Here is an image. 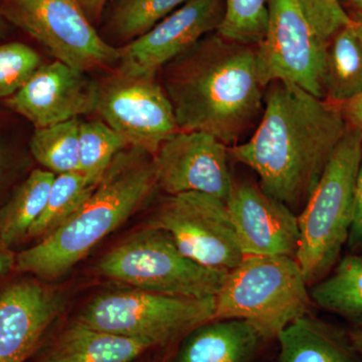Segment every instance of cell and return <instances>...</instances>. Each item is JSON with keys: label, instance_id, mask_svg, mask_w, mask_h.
Segmentation results:
<instances>
[{"label": "cell", "instance_id": "cell-34", "mask_svg": "<svg viewBox=\"0 0 362 362\" xmlns=\"http://www.w3.org/2000/svg\"><path fill=\"white\" fill-rule=\"evenodd\" d=\"M347 13H362V0H338Z\"/></svg>", "mask_w": 362, "mask_h": 362}, {"label": "cell", "instance_id": "cell-3", "mask_svg": "<svg viewBox=\"0 0 362 362\" xmlns=\"http://www.w3.org/2000/svg\"><path fill=\"white\" fill-rule=\"evenodd\" d=\"M158 189L153 156L128 147L117 154L94 192L51 235L16 254L14 272L42 281L65 276Z\"/></svg>", "mask_w": 362, "mask_h": 362}, {"label": "cell", "instance_id": "cell-19", "mask_svg": "<svg viewBox=\"0 0 362 362\" xmlns=\"http://www.w3.org/2000/svg\"><path fill=\"white\" fill-rule=\"evenodd\" d=\"M279 362H354V349L337 331L308 315L281 331Z\"/></svg>", "mask_w": 362, "mask_h": 362}, {"label": "cell", "instance_id": "cell-28", "mask_svg": "<svg viewBox=\"0 0 362 362\" xmlns=\"http://www.w3.org/2000/svg\"><path fill=\"white\" fill-rule=\"evenodd\" d=\"M42 64L40 54L30 45H0V99L16 94Z\"/></svg>", "mask_w": 362, "mask_h": 362}, {"label": "cell", "instance_id": "cell-18", "mask_svg": "<svg viewBox=\"0 0 362 362\" xmlns=\"http://www.w3.org/2000/svg\"><path fill=\"white\" fill-rule=\"evenodd\" d=\"M262 339L240 319H214L192 331L180 362H246Z\"/></svg>", "mask_w": 362, "mask_h": 362}, {"label": "cell", "instance_id": "cell-25", "mask_svg": "<svg viewBox=\"0 0 362 362\" xmlns=\"http://www.w3.org/2000/svg\"><path fill=\"white\" fill-rule=\"evenodd\" d=\"M80 119L37 128L30 140L33 158L54 175L78 173Z\"/></svg>", "mask_w": 362, "mask_h": 362}, {"label": "cell", "instance_id": "cell-22", "mask_svg": "<svg viewBox=\"0 0 362 362\" xmlns=\"http://www.w3.org/2000/svg\"><path fill=\"white\" fill-rule=\"evenodd\" d=\"M361 94L362 40L351 21L328 42L325 100L341 106Z\"/></svg>", "mask_w": 362, "mask_h": 362}, {"label": "cell", "instance_id": "cell-16", "mask_svg": "<svg viewBox=\"0 0 362 362\" xmlns=\"http://www.w3.org/2000/svg\"><path fill=\"white\" fill-rule=\"evenodd\" d=\"M226 206L245 256H296L298 216L258 185L233 180Z\"/></svg>", "mask_w": 362, "mask_h": 362}, {"label": "cell", "instance_id": "cell-15", "mask_svg": "<svg viewBox=\"0 0 362 362\" xmlns=\"http://www.w3.org/2000/svg\"><path fill=\"white\" fill-rule=\"evenodd\" d=\"M66 307L63 293L25 275L0 287V362H25Z\"/></svg>", "mask_w": 362, "mask_h": 362}, {"label": "cell", "instance_id": "cell-11", "mask_svg": "<svg viewBox=\"0 0 362 362\" xmlns=\"http://www.w3.org/2000/svg\"><path fill=\"white\" fill-rule=\"evenodd\" d=\"M96 113L128 146L151 156L178 131L173 105L156 77H132L114 71L98 81Z\"/></svg>", "mask_w": 362, "mask_h": 362}, {"label": "cell", "instance_id": "cell-12", "mask_svg": "<svg viewBox=\"0 0 362 362\" xmlns=\"http://www.w3.org/2000/svg\"><path fill=\"white\" fill-rule=\"evenodd\" d=\"M225 14V0H187L149 32L119 47L115 70L132 77H156L169 62L218 32Z\"/></svg>", "mask_w": 362, "mask_h": 362}, {"label": "cell", "instance_id": "cell-2", "mask_svg": "<svg viewBox=\"0 0 362 362\" xmlns=\"http://www.w3.org/2000/svg\"><path fill=\"white\" fill-rule=\"evenodd\" d=\"M254 45L213 33L159 71L180 131L239 144L264 110Z\"/></svg>", "mask_w": 362, "mask_h": 362}, {"label": "cell", "instance_id": "cell-14", "mask_svg": "<svg viewBox=\"0 0 362 362\" xmlns=\"http://www.w3.org/2000/svg\"><path fill=\"white\" fill-rule=\"evenodd\" d=\"M97 96L98 81L54 61L42 64L6 103L37 129L96 113Z\"/></svg>", "mask_w": 362, "mask_h": 362}, {"label": "cell", "instance_id": "cell-29", "mask_svg": "<svg viewBox=\"0 0 362 362\" xmlns=\"http://www.w3.org/2000/svg\"><path fill=\"white\" fill-rule=\"evenodd\" d=\"M309 23L327 40L351 23L338 0H295Z\"/></svg>", "mask_w": 362, "mask_h": 362}, {"label": "cell", "instance_id": "cell-5", "mask_svg": "<svg viewBox=\"0 0 362 362\" xmlns=\"http://www.w3.org/2000/svg\"><path fill=\"white\" fill-rule=\"evenodd\" d=\"M308 283L294 257L245 256L216 296L214 319H240L262 339L277 338L297 319L308 315Z\"/></svg>", "mask_w": 362, "mask_h": 362}, {"label": "cell", "instance_id": "cell-27", "mask_svg": "<svg viewBox=\"0 0 362 362\" xmlns=\"http://www.w3.org/2000/svg\"><path fill=\"white\" fill-rule=\"evenodd\" d=\"M225 1V18L216 33L226 39L256 47L266 35L269 0Z\"/></svg>", "mask_w": 362, "mask_h": 362}, {"label": "cell", "instance_id": "cell-20", "mask_svg": "<svg viewBox=\"0 0 362 362\" xmlns=\"http://www.w3.org/2000/svg\"><path fill=\"white\" fill-rule=\"evenodd\" d=\"M187 0H109L99 32L104 40L121 47L141 37Z\"/></svg>", "mask_w": 362, "mask_h": 362}, {"label": "cell", "instance_id": "cell-7", "mask_svg": "<svg viewBox=\"0 0 362 362\" xmlns=\"http://www.w3.org/2000/svg\"><path fill=\"white\" fill-rule=\"evenodd\" d=\"M216 297L170 296L132 289L103 293L81 312L78 320L96 329L166 344L214 320Z\"/></svg>", "mask_w": 362, "mask_h": 362}, {"label": "cell", "instance_id": "cell-17", "mask_svg": "<svg viewBox=\"0 0 362 362\" xmlns=\"http://www.w3.org/2000/svg\"><path fill=\"white\" fill-rule=\"evenodd\" d=\"M151 347L143 340L96 329L77 320L37 362H132Z\"/></svg>", "mask_w": 362, "mask_h": 362}, {"label": "cell", "instance_id": "cell-10", "mask_svg": "<svg viewBox=\"0 0 362 362\" xmlns=\"http://www.w3.org/2000/svg\"><path fill=\"white\" fill-rule=\"evenodd\" d=\"M149 226L173 238L180 251L199 265L230 272L245 258L226 202L202 192L168 195Z\"/></svg>", "mask_w": 362, "mask_h": 362}, {"label": "cell", "instance_id": "cell-6", "mask_svg": "<svg viewBox=\"0 0 362 362\" xmlns=\"http://www.w3.org/2000/svg\"><path fill=\"white\" fill-rule=\"evenodd\" d=\"M96 273L136 289L187 298L216 297L228 275L187 258L165 230L152 226L106 252Z\"/></svg>", "mask_w": 362, "mask_h": 362}, {"label": "cell", "instance_id": "cell-26", "mask_svg": "<svg viewBox=\"0 0 362 362\" xmlns=\"http://www.w3.org/2000/svg\"><path fill=\"white\" fill-rule=\"evenodd\" d=\"M128 147L125 139L104 121H81L78 173L98 185L117 154Z\"/></svg>", "mask_w": 362, "mask_h": 362}, {"label": "cell", "instance_id": "cell-36", "mask_svg": "<svg viewBox=\"0 0 362 362\" xmlns=\"http://www.w3.org/2000/svg\"><path fill=\"white\" fill-rule=\"evenodd\" d=\"M6 150L4 146V143L0 139V187H1L2 182H4V176H6Z\"/></svg>", "mask_w": 362, "mask_h": 362}, {"label": "cell", "instance_id": "cell-23", "mask_svg": "<svg viewBox=\"0 0 362 362\" xmlns=\"http://www.w3.org/2000/svg\"><path fill=\"white\" fill-rule=\"evenodd\" d=\"M312 302L362 325V256H347L312 285Z\"/></svg>", "mask_w": 362, "mask_h": 362}, {"label": "cell", "instance_id": "cell-37", "mask_svg": "<svg viewBox=\"0 0 362 362\" xmlns=\"http://www.w3.org/2000/svg\"><path fill=\"white\" fill-rule=\"evenodd\" d=\"M349 16L351 18L352 25L362 40V13H349Z\"/></svg>", "mask_w": 362, "mask_h": 362}, {"label": "cell", "instance_id": "cell-39", "mask_svg": "<svg viewBox=\"0 0 362 362\" xmlns=\"http://www.w3.org/2000/svg\"><path fill=\"white\" fill-rule=\"evenodd\" d=\"M162 362H168V361H162Z\"/></svg>", "mask_w": 362, "mask_h": 362}, {"label": "cell", "instance_id": "cell-13", "mask_svg": "<svg viewBox=\"0 0 362 362\" xmlns=\"http://www.w3.org/2000/svg\"><path fill=\"white\" fill-rule=\"evenodd\" d=\"M228 146L202 131H180L153 156L157 185L168 195L202 192L228 201L233 185Z\"/></svg>", "mask_w": 362, "mask_h": 362}, {"label": "cell", "instance_id": "cell-8", "mask_svg": "<svg viewBox=\"0 0 362 362\" xmlns=\"http://www.w3.org/2000/svg\"><path fill=\"white\" fill-rule=\"evenodd\" d=\"M0 14L76 70L118 65L119 47L104 40L76 0H0Z\"/></svg>", "mask_w": 362, "mask_h": 362}, {"label": "cell", "instance_id": "cell-38", "mask_svg": "<svg viewBox=\"0 0 362 362\" xmlns=\"http://www.w3.org/2000/svg\"><path fill=\"white\" fill-rule=\"evenodd\" d=\"M9 28H11V25H9V23L4 20V16L0 14V40H1L2 37H6Z\"/></svg>", "mask_w": 362, "mask_h": 362}, {"label": "cell", "instance_id": "cell-21", "mask_svg": "<svg viewBox=\"0 0 362 362\" xmlns=\"http://www.w3.org/2000/svg\"><path fill=\"white\" fill-rule=\"evenodd\" d=\"M54 173L35 169L16 188L0 209V243L13 249L23 240L37 223L51 190Z\"/></svg>", "mask_w": 362, "mask_h": 362}, {"label": "cell", "instance_id": "cell-24", "mask_svg": "<svg viewBox=\"0 0 362 362\" xmlns=\"http://www.w3.org/2000/svg\"><path fill=\"white\" fill-rule=\"evenodd\" d=\"M97 185L80 173L54 176L44 211L28 233V240H42L70 220L89 199Z\"/></svg>", "mask_w": 362, "mask_h": 362}, {"label": "cell", "instance_id": "cell-33", "mask_svg": "<svg viewBox=\"0 0 362 362\" xmlns=\"http://www.w3.org/2000/svg\"><path fill=\"white\" fill-rule=\"evenodd\" d=\"M16 255L13 249L4 246L0 243V277L14 271Z\"/></svg>", "mask_w": 362, "mask_h": 362}, {"label": "cell", "instance_id": "cell-1", "mask_svg": "<svg viewBox=\"0 0 362 362\" xmlns=\"http://www.w3.org/2000/svg\"><path fill=\"white\" fill-rule=\"evenodd\" d=\"M347 129L339 105L274 82L265 88L252 137L228 147V154L257 173L266 194L294 211L308 201Z\"/></svg>", "mask_w": 362, "mask_h": 362}, {"label": "cell", "instance_id": "cell-4", "mask_svg": "<svg viewBox=\"0 0 362 362\" xmlns=\"http://www.w3.org/2000/svg\"><path fill=\"white\" fill-rule=\"evenodd\" d=\"M362 136L349 128L298 216L297 259L308 285L325 278L349 242L356 211Z\"/></svg>", "mask_w": 362, "mask_h": 362}, {"label": "cell", "instance_id": "cell-32", "mask_svg": "<svg viewBox=\"0 0 362 362\" xmlns=\"http://www.w3.org/2000/svg\"><path fill=\"white\" fill-rule=\"evenodd\" d=\"M76 1L78 2L90 23L98 28L101 21L102 13L109 0H76Z\"/></svg>", "mask_w": 362, "mask_h": 362}, {"label": "cell", "instance_id": "cell-35", "mask_svg": "<svg viewBox=\"0 0 362 362\" xmlns=\"http://www.w3.org/2000/svg\"><path fill=\"white\" fill-rule=\"evenodd\" d=\"M350 344H351L352 349H354V351L361 354L362 356V326L359 329L351 333V337H350Z\"/></svg>", "mask_w": 362, "mask_h": 362}, {"label": "cell", "instance_id": "cell-9", "mask_svg": "<svg viewBox=\"0 0 362 362\" xmlns=\"http://www.w3.org/2000/svg\"><path fill=\"white\" fill-rule=\"evenodd\" d=\"M328 42L295 0H269L266 35L255 47L259 84L288 83L325 100Z\"/></svg>", "mask_w": 362, "mask_h": 362}, {"label": "cell", "instance_id": "cell-30", "mask_svg": "<svg viewBox=\"0 0 362 362\" xmlns=\"http://www.w3.org/2000/svg\"><path fill=\"white\" fill-rule=\"evenodd\" d=\"M349 245L352 249L362 247V156L356 185V211L350 230Z\"/></svg>", "mask_w": 362, "mask_h": 362}, {"label": "cell", "instance_id": "cell-31", "mask_svg": "<svg viewBox=\"0 0 362 362\" xmlns=\"http://www.w3.org/2000/svg\"><path fill=\"white\" fill-rule=\"evenodd\" d=\"M341 111L347 127L362 136V94L341 105Z\"/></svg>", "mask_w": 362, "mask_h": 362}]
</instances>
